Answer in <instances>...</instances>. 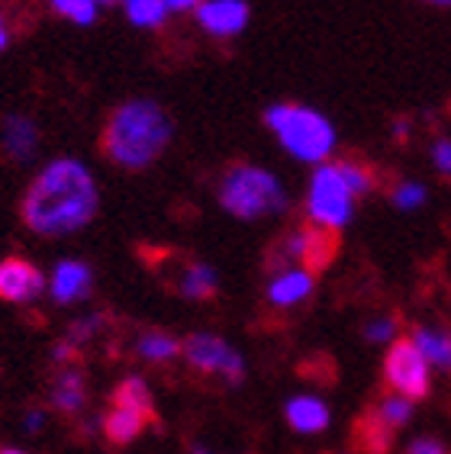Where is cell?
<instances>
[{"label": "cell", "instance_id": "cell-1", "mask_svg": "<svg viewBox=\"0 0 451 454\" xmlns=\"http://www.w3.org/2000/svg\"><path fill=\"white\" fill-rule=\"evenodd\" d=\"M100 210V193L81 161L55 158L33 177L20 200V219L36 236H75Z\"/></svg>", "mask_w": 451, "mask_h": 454}, {"label": "cell", "instance_id": "cell-2", "mask_svg": "<svg viewBox=\"0 0 451 454\" xmlns=\"http://www.w3.org/2000/svg\"><path fill=\"white\" fill-rule=\"evenodd\" d=\"M171 139L174 122L165 114V106L146 100V97H136V100L113 106L97 145H100L107 161H113L116 168L142 171L165 155Z\"/></svg>", "mask_w": 451, "mask_h": 454}, {"label": "cell", "instance_id": "cell-3", "mask_svg": "<svg viewBox=\"0 0 451 454\" xmlns=\"http://www.w3.org/2000/svg\"><path fill=\"white\" fill-rule=\"evenodd\" d=\"M219 207L239 219H265L287 210V193L265 168L235 161L223 171L217 187Z\"/></svg>", "mask_w": 451, "mask_h": 454}, {"label": "cell", "instance_id": "cell-4", "mask_svg": "<svg viewBox=\"0 0 451 454\" xmlns=\"http://www.w3.org/2000/svg\"><path fill=\"white\" fill-rule=\"evenodd\" d=\"M265 122L281 139L287 152L300 161H326L336 149V129L326 116L300 104H274L268 106Z\"/></svg>", "mask_w": 451, "mask_h": 454}, {"label": "cell", "instance_id": "cell-5", "mask_svg": "<svg viewBox=\"0 0 451 454\" xmlns=\"http://www.w3.org/2000/svg\"><path fill=\"white\" fill-rule=\"evenodd\" d=\"M338 248H342V239H338L336 229H326L306 219V223H300L278 239L274 252H271V268H278V274L304 268L316 278L336 262Z\"/></svg>", "mask_w": 451, "mask_h": 454}, {"label": "cell", "instance_id": "cell-6", "mask_svg": "<svg viewBox=\"0 0 451 454\" xmlns=\"http://www.w3.org/2000/svg\"><path fill=\"white\" fill-rule=\"evenodd\" d=\"M306 219H313V223H320L326 229H336V232H342L348 226V219H352V191L338 175L336 161L316 168V175L310 181V197H306Z\"/></svg>", "mask_w": 451, "mask_h": 454}, {"label": "cell", "instance_id": "cell-7", "mask_svg": "<svg viewBox=\"0 0 451 454\" xmlns=\"http://www.w3.org/2000/svg\"><path fill=\"white\" fill-rule=\"evenodd\" d=\"M384 384L393 394L407 396V400H425L432 394V377H429V361L416 348L413 339H397L387 348L384 358Z\"/></svg>", "mask_w": 451, "mask_h": 454}, {"label": "cell", "instance_id": "cell-8", "mask_svg": "<svg viewBox=\"0 0 451 454\" xmlns=\"http://www.w3.org/2000/svg\"><path fill=\"white\" fill-rule=\"evenodd\" d=\"M181 355L191 364V371L203 377H223L226 384H242L245 364L233 345H226L219 335L194 333L181 341Z\"/></svg>", "mask_w": 451, "mask_h": 454}, {"label": "cell", "instance_id": "cell-9", "mask_svg": "<svg viewBox=\"0 0 451 454\" xmlns=\"http://www.w3.org/2000/svg\"><path fill=\"white\" fill-rule=\"evenodd\" d=\"M146 264H152V271L158 278H165L171 284V290H178L187 300H213L217 297V274L213 268L197 258L178 252H162L158 258H146Z\"/></svg>", "mask_w": 451, "mask_h": 454}, {"label": "cell", "instance_id": "cell-10", "mask_svg": "<svg viewBox=\"0 0 451 454\" xmlns=\"http://www.w3.org/2000/svg\"><path fill=\"white\" fill-rule=\"evenodd\" d=\"M45 290L43 271L27 258H4L0 262V300L4 303H33Z\"/></svg>", "mask_w": 451, "mask_h": 454}, {"label": "cell", "instance_id": "cell-11", "mask_svg": "<svg viewBox=\"0 0 451 454\" xmlns=\"http://www.w3.org/2000/svg\"><path fill=\"white\" fill-rule=\"evenodd\" d=\"M194 13H197L200 27L210 35H219V39L242 33L245 23H249V4L245 0H200V7Z\"/></svg>", "mask_w": 451, "mask_h": 454}, {"label": "cell", "instance_id": "cell-12", "mask_svg": "<svg viewBox=\"0 0 451 454\" xmlns=\"http://www.w3.org/2000/svg\"><path fill=\"white\" fill-rule=\"evenodd\" d=\"M94 274L84 262H61L52 274V297L55 303H78L91 294Z\"/></svg>", "mask_w": 451, "mask_h": 454}, {"label": "cell", "instance_id": "cell-13", "mask_svg": "<svg viewBox=\"0 0 451 454\" xmlns=\"http://www.w3.org/2000/svg\"><path fill=\"white\" fill-rule=\"evenodd\" d=\"M148 419L142 412L136 410H123V406H110V412L104 416L100 428H104V438L110 442L113 448H123V445H132L136 438L146 432Z\"/></svg>", "mask_w": 451, "mask_h": 454}, {"label": "cell", "instance_id": "cell-14", "mask_svg": "<svg viewBox=\"0 0 451 454\" xmlns=\"http://www.w3.org/2000/svg\"><path fill=\"white\" fill-rule=\"evenodd\" d=\"M329 419L332 416L326 410V403L316 400V396H297V400L287 403V422L300 435H316L329 426Z\"/></svg>", "mask_w": 451, "mask_h": 454}, {"label": "cell", "instance_id": "cell-15", "mask_svg": "<svg viewBox=\"0 0 451 454\" xmlns=\"http://www.w3.org/2000/svg\"><path fill=\"white\" fill-rule=\"evenodd\" d=\"M316 287V278L304 268H294V271H284V274H274L268 287V300L274 306H294L300 300H306Z\"/></svg>", "mask_w": 451, "mask_h": 454}, {"label": "cell", "instance_id": "cell-16", "mask_svg": "<svg viewBox=\"0 0 451 454\" xmlns=\"http://www.w3.org/2000/svg\"><path fill=\"white\" fill-rule=\"evenodd\" d=\"M110 406L136 410V412H142L148 422H158L152 390H148V384H146V380H139V377H126V380H120V384H116V390H113V396H110Z\"/></svg>", "mask_w": 451, "mask_h": 454}, {"label": "cell", "instance_id": "cell-17", "mask_svg": "<svg viewBox=\"0 0 451 454\" xmlns=\"http://www.w3.org/2000/svg\"><path fill=\"white\" fill-rule=\"evenodd\" d=\"M416 348L425 355V361H432L435 367H442L451 374V333L448 329H429V325H413Z\"/></svg>", "mask_w": 451, "mask_h": 454}, {"label": "cell", "instance_id": "cell-18", "mask_svg": "<svg viewBox=\"0 0 451 454\" xmlns=\"http://www.w3.org/2000/svg\"><path fill=\"white\" fill-rule=\"evenodd\" d=\"M352 435H355L358 448H361L365 454H387L391 451V442H393V428H387L377 416H374V410H368L365 416L352 426Z\"/></svg>", "mask_w": 451, "mask_h": 454}, {"label": "cell", "instance_id": "cell-19", "mask_svg": "<svg viewBox=\"0 0 451 454\" xmlns=\"http://www.w3.org/2000/svg\"><path fill=\"white\" fill-rule=\"evenodd\" d=\"M52 403H55V410L65 412V416H75V412L84 410V403H87L84 377H81L78 371H65L52 387Z\"/></svg>", "mask_w": 451, "mask_h": 454}, {"label": "cell", "instance_id": "cell-20", "mask_svg": "<svg viewBox=\"0 0 451 454\" xmlns=\"http://www.w3.org/2000/svg\"><path fill=\"white\" fill-rule=\"evenodd\" d=\"M338 175H342V181L348 184V191H352V197H368V193L381 184V177H377V168L368 165V161H361V158H342V161H336Z\"/></svg>", "mask_w": 451, "mask_h": 454}, {"label": "cell", "instance_id": "cell-21", "mask_svg": "<svg viewBox=\"0 0 451 454\" xmlns=\"http://www.w3.org/2000/svg\"><path fill=\"white\" fill-rule=\"evenodd\" d=\"M371 410H374V416H377L387 428H393V432H400V428L413 419V400L393 394V390H387V394L381 396V403L371 406Z\"/></svg>", "mask_w": 451, "mask_h": 454}, {"label": "cell", "instance_id": "cell-22", "mask_svg": "<svg viewBox=\"0 0 451 454\" xmlns=\"http://www.w3.org/2000/svg\"><path fill=\"white\" fill-rule=\"evenodd\" d=\"M36 145V129L29 120H7L4 126V149L13 158H29Z\"/></svg>", "mask_w": 451, "mask_h": 454}, {"label": "cell", "instance_id": "cell-23", "mask_svg": "<svg viewBox=\"0 0 451 454\" xmlns=\"http://www.w3.org/2000/svg\"><path fill=\"white\" fill-rule=\"evenodd\" d=\"M136 351H139L146 361H158V364H162V361H174L181 355V341L165 333H146L139 339V345H136Z\"/></svg>", "mask_w": 451, "mask_h": 454}, {"label": "cell", "instance_id": "cell-24", "mask_svg": "<svg viewBox=\"0 0 451 454\" xmlns=\"http://www.w3.org/2000/svg\"><path fill=\"white\" fill-rule=\"evenodd\" d=\"M126 17H130L136 27L158 29L162 23H165L168 7L162 4V0H126Z\"/></svg>", "mask_w": 451, "mask_h": 454}, {"label": "cell", "instance_id": "cell-25", "mask_svg": "<svg viewBox=\"0 0 451 454\" xmlns=\"http://www.w3.org/2000/svg\"><path fill=\"white\" fill-rule=\"evenodd\" d=\"M52 10L59 13V17L71 20V23H78V27L94 23V17H97L94 0H52Z\"/></svg>", "mask_w": 451, "mask_h": 454}, {"label": "cell", "instance_id": "cell-26", "mask_svg": "<svg viewBox=\"0 0 451 454\" xmlns=\"http://www.w3.org/2000/svg\"><path fill=\"white\" fill-rule=\"evenodd\" d=\"M100 325H104V316H84V319H78V323L68 325V335H65V341H71V345H84L87 339H94L97 333H100Z\"/></svg>", "mask_w": 451, "mask_h": 454}, {"label": "cell", "instance_id": "cell-27", "mask_svg": "<svg viewBox=\"0 0 451 454\" xmlns=\"http://www.w3.org/2000/svg\"><path fill=\"white\" fill-rule=\"evenodd\" d=\"M423 200H425V191L419 187V184L403 181V184H397V187H393V203H397L400 210H416Z\"/></svg>", "mask_w": 451, "mask_h": 454}, {"label": "cell", "instance_id": "cell-28", "mask_svg": "<svg viewBox=\"0 0 451 454\" xmlns=\"http://www.w3.org/2000/svg\"><path fill=\"white\" fill-rule=\"evenodd\" d=\"M432 161H435V168H439L442 175L451 177V139L435 142V145H432Z\"/></svg>", "mask_w": 451, "mask_h": 454}, {"label": "cell", "instance_id": "cell-29", "mask_svg": "<svg viewBox=\"0 0 451 454\" xmlns=\"http://www.w3.org/2000/svg\"><path fill=\"white\" fill-rule=\"evenodd\" d=\"M407 454H448V448L439 438H416V442H409Z\"/></svg>", "mask_w": 451, "mask_h": 454}, {"label": "cell", "instance_id": "cell-30", "mask_svg": "<svg viewBox=\"0 0 451 454\" xmlns=\"http://www.w3.org/2000/svg\"><path fill=\"white\" fill-rule=\"evenodd\" d=\"M393 329H397V323H393V319L371 323V325H368V341H387L393 335Z\"/></svg>", "mask_w": 451, "mask_h": 454}, {"label": "cell", "instance_id": "cell-31", "mask_svg": "<svg viewBox=\"0 0 451 454\" xmlns=\"http://www.w3.org/2000/svg\"><path fill=\"white\" fill-rule=\"evenodd\" d=\"M52 358L59 361V364H68V361L81 358V348L78 345H71V341H59V345L52 348Z\"/></svg>", "mask_w": 451, "mask_h": 454}, {"label": "cell", "instance_id": "cell-32", "mask_svg": "<svg viewBox=\"0 0 451 454\" xmlns=\"http://www.w3.org/2000/svg\"><path fill=\"white\" fill-rule=\"evenodd\" d=\"M168 7V13H187V10H197L200 0H162Z\"/></svg>", "mask_w": 451, "mask_h": 454}, {"label": "cell", "instance_id": "cell-33", "mask_svg": "<svg viewBox=\"0 0 451 454\" xmlns=\"http://www.w3.org/2000/svg\"><path fill=\"white\" fill-rule=\"evenodd\" d=\"M7 43H10L7 23H4V17H0V52H4V49H7Z\"/></svg>", "mask_w": 451, "mask_h": 454}, {"label": "cell", "instance_id": "cell-34", "mask_svg": "<svg viewBox=\"0 0 451 454\" xmlns=\"http://www.w3.org/2000/svg\"><path fill=\"white\" fill-rule=\"evenodd\" d=\"M425 4H435V7H451V0H425Z\"/></svg>", "mask_w": 451, "mask_h": 454}, {"label": "cell", "instance_id": "cell-35", "mask_svg": "<svg viewBox=\"0 0 451 454\" xmlns=\"http://www.w3.org/2000/svg\"><path fill=\"white\" fill-rule=\"evenodd\" d=\"M191 454H213V451H207V448H200V445H194V448H191Z\"/></svg>", "mask_w": 451, "mask_h": 454}, {"label": "cell", "instance_id": "cell-36", "mask_svg": "<svg viewBox=\"0 0 451 454\" xmlns=\"http://www.w3.org/2000/svg\"><path fill=\"white\" fill-rule=\"evenodd\" d=\"M0 454H27V451H17V448H0Z\"/></svg>", "mask_w": 451, "mask_h": 454}, {"label": "cell", "instance_id": "cell-37", "mask_svg": "<svg viewBox=\"0 0 451 454\" xmlns=\"http://www.w3.org/2000/svg\"><path fill=\"white\" fill-rule=\"evenodd\" d=\"M94 4H110V0H94Z\"/></svg>", "mask_w": 451, "mask_h": 454}, {"label": "cell", "instance_id": "cell-38", "mask_svg": "<svg viewBox=\"0 0 451 454\" xmlns=\"http://www.w3.org/2000/svg\"><path fill=\"white\" fill-rule=\"evenodd\" d=\"M110 4H120V0H110ZM123 4H126V0H123Z\"/></svg>", "mask_w": 451, "mask_h": 454}]
</instances>
